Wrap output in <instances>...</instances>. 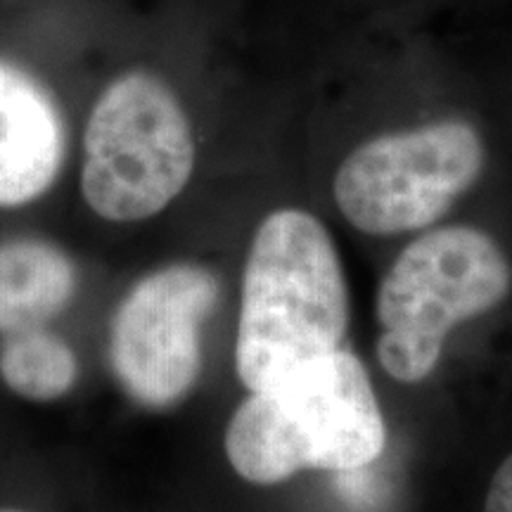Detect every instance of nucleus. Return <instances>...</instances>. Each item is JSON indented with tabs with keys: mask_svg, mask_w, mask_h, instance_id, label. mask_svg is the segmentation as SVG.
<instances>
[{
	"mask_svg": "<svg viewBox=\"0 0 512 512\" xmlns=\"http://www.w3.org/2000/svg\"><path fill=\"white\" fill-rule=\"evenodd\" d=\"M387 444L380 403L347 349L287 370L249 392L226 427L228 463L249 484L271 486L304 470L354 472Z\"/></svg>",
	"mask_w": 512,
	"mask_h": 512,
	"instance_id": "obj_1",
	"label": "nucleus"
},
{
	"mask_svg": "<svg viewBox=\"0 0 512 512\" xmlns=\"http://www.w3.org/2000/svg\"><path fill=\"white\" fill-rule=\"evenodd\" d=\"M349 292L328 228L311 211L275 209L256 228L242 273L235 368L247 392L339 349Z\"/></svg>",
	"mask_w": 512,
	"mask_h": 512,
	"instance_id": "obj_2",
	"label": "nucleus"
},
{
	"mask_svg": "<svg viewBox=\"0 0 512 512\" xmlns=\"http://www.w3.org/2000/svg\"><path fill=\"white\" fill-rule=\"evenodd\" d=\"M197 164L190 114L169 81L128 69L102 88L83 128L81 197L107 223L155 219Z\"/></svg>",
	"mask_w": 512,
	"mask_h": 512,
	"instance_id": "obj_3",
	"label": "nucleus"
},
{
	"mask_svg": "<svg viewBox=\"0 0 512 512\" xmlns=\"http://www.w3.org/2000/svg\"><path fill=\"white\" fill-rule=\"evenodd\" d=\"M510 287L508 256L486 230L444 226L418 235L377 290V361L396 382H422L437 368L448 332L494 311Z\"/></svg>",
	"mask_w": 512,
	"mask_h": 512,
	"instance_id": "obj_4",
	"label": "nucleus"
},
{
	"mask_svg": "<svg viewBox=\"0 0 512 512\" xmlns=\"http://www.w3.org/2000/svg\"><path fill=\"white\" fill-rule=\"evenodd\" d=\"M486 166L479 128L439 117L358 143L332 178V197L351 226L368 235H399L437 223Z\"/></svg>",
	"mask_w": 512,
	"mask_h": 512,
	"instance_id": "obj_5",
	"label": "nucleus"
},
{
	"mask_svg": "<svg viewBox=\"0 0 512 512\" xmlns=\"http://www.w3.org/2000/svg\"><path fill=\"white\" fill-rule=\"evenodd\" d=\"M219 294L214 271L192 261L155 268L128 287L107 323V363L128 401L166 411L195 389L204 323Z\"/></svg>",
	"mask_w": 512,
	"mask_h": 512,
	"instance_id": "obj_6",
	"label": "nucleus"
},
{
	"mask_svg": "<svg viewBox=\"0 0 512 512\" xmlns=\"http://www.w3.org/2000/svg\"><path fill=\"white\" fill-rule=\"evenodd\" d=\"M67 126L53 93L0 60V211L43 200L62 174Z\"/></svg>",
	"mask_w": 512,
	"mask_h": 512,
	"instance_id": "obj_7",
	"label": "nucleus"
},
{
	"mask_svg": "<svg viewBox=\"0 0 512 512\" xmlns=\"http://www.w3.org/2000/svg\"><path fill=\"white\" fill-rule=\"evenodd\" d=\"M81 287L79 264L67 247L43 235L0 240V337L55 325Z\"/></svg>",
	"mask_w": 512,
	"mask_h": 512,
	"instance_id": "obj_8",
	"label": "nucleus"
},
{
	"mask_svg": "<svg viewBox=\"0 0 512 512\" xmlns=\"http://www.w3.org/2000/svg\"><path fill=\"white\" fill-rule=\"evenodd\" d=\"M81 361L53 325L0 337V387L17 401L50 406L74 394Z\"/></svg>",
	"mask_w": 512,
	"mask_h": 512,
	"instance_id": "obj_9",
	"label": "nucleus"
},
{
	"mask_svg": "<svg viewBox=\"0 0 512 512\" xmlns=\"http://www.w3.org/2000/svg\"><path fill=\"white\" fill-rule=\"evenodd\" d=\"M484 512H512V453L494 472L486 491Z\"/></svg>",
	"mask_w": 512,
	"mask_h": 512,
	"instance_id": "obj_10",
	"label": "nucleus"
},
{
	"mask_svg": "<svg viewBox=\"0 0 512 512\" xmlns=\"http://www.w3.org/2000/svg\"><path fill=\"white\" fill-rule=\"evenodd\" d=\"M0 512H43L24 503H0Z\"/></svg>",
	"mask_w": 512,
	"mask_h": 512,
	"instance_id": "obj_11",
	"label": "nucleus"
}]
</instances>
